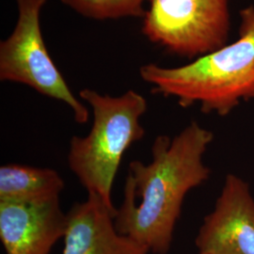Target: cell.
<instances>
[{
  "instance_id": "6da1fadb",
  "label": "cell",
  "mask_w": 254,
  "mask_h": 254,
  "mask_svg": "<svg viewBox=\"0 0 254 254\" xmlns=\"http://www.w3.org/2000/svg\"><path fill=\"white\" fill-rule=\"evenodd\" d=\"M214 137L212 131L192 121L173 137H155L150 163H129L124 198L114 217L120 234L149 254L170 252L188 193L211 176L203 156Z\"/></svg>"
},
{
  "instance_id": "7a4b0ae2",
  "label": "cell",
  "mask_w": 254,
  "mask_h": 254,
  "mask_svg": "<svg viewBox=\"0 0 254 254\" xmlns=\"http://www.w3.org/2000/svg\"><path fill=\"white\" fill-rule=\"evenodd\" d=\"M236 42L178 67L150 64L139 68L152 92L172 97L188 109L198 105L205 114L229 115L241 103L254 100V6L240 10Z\"/></svg>"
},
{
  "instance_id": "3957f363",
  "label": "cell",
  "mask_w": 254,
  "mask_h": 254,
  "mask_svg": "<svg viewBox=\"0 0 254 254\" xmlns=\"http://www.w3.org/2000/svg\"><path fill=\"white\" fill-rule=\"evenodd\" d=\"M79 96L90 106L93 121L88 135L71 138L69 169L88 194L98 196L115 210L112 186L126 152L144 136L140 120L148 104L143 95L133 90L110 96L87 88Z\"/></svg>"
},
{
  "instance_id": "277c9868",
  "label": "cell",
  "mask_w": 254,
  "mask_h": 254,
  "mask_svg": "<svg viewBox=\"0 0 254 254\" xmlns=\"http://www.w3.org/2000/svg\"><path fill=\"white\" fill-rule=\"evenodd\" d=\"M46 0H16L18 17L13 31L0 43V80L27 85L46 97L61 101L84 125L90 110L76 98L46 48L41 11Z\"/></svg>"
},
{
  "instance_id": "5b68a950",
  "label": "cell",
  "mask_w": 254,
  "mask_h": 254,
  "mask_svg": "<svg viewBox=\"0 0 254 254\" xmlns=\"http://www.w3.org/2000/svg\"><path fill=\"white\" fill-rule=\"evenodd\" d=\"M230 28L229 0H151L142 33L169 53L192 59L226 46Z\"/></svg>"
},
{
  "instance_id": "8992f818",
  "label": "cell",
  "mask_w": 254,
  "mask_h": 254,
  "mask_svg": "<svg viewBox=\"0 0 254 254\" xmlns=\"http://www.w3.org/2000/svg\"><path fill=\"white\" fill-rule=\"evenodd\" d=\"M199 253L254 254V197L250 185L229 173L214 209L195 239Z\"/></svg>"
},
{
  "instance_id": "52a82bcc",
  "label": "cell",
  "mask_w": 254,
  "mask_h": 254,
  "mask_svg": "<svg viewBox=\"0 0 254 254\" xmlns=\"http://www.w3.org/2000/svg\"><path fill=\"white\" fill-rule=\"evenodd\" d=\"M66 229L67 213L61 207L60 198L0 201V239L6 254H49Z\"/></svg>"
},
{
  "instance_id": "ba28073f",
  "label": "cell",
  "mask_w": 254,
  "mask_h": 254,
  "mask_svg": "<svg viewBox=\"0 0 254 254\" xmlns=\"http://www.w3.org/2000/svg\"><path fill=\"white\" fill-rule=\"evenodd\" d=\"M116 209L109 208L94 194L74 203L67 213L63 254H150L117 231Z\"/></svg>"
},
{
  "instance_id": "9c48e42d",
  "label": "cell",
  "mask_w": 254,
  "mask_h": 254,
  "mask_svg": "<svg viewBox=\"0 0 254 254\" xmlns=\"http://www.w3.org/2000/svg\"><path fill=\"white\" fill-rule=\"evenodd\" d=\"M65 183L50 168L7 164L0 168V201L37 202L60 198Z\"/></svg>"
},
{
  "instance_id": "30bf717a",
  "label": "cell",
  "mask_w": 254,
  "mask_h": 254,
  "mask_svg": "<svg viewBox=\"0 0 254 254\" xmlns=\"http://www.w3.org/2000/svg\"><path fill=\"white\" fill-rule=\"evenodd\" d=\"M82 16L95 20L144 17L146 0H61Z\"/></svg>"
},
{
  "instance_id": "8fae6325",
  "label": "cell",
  "mask_w": 254,
  "mask_h": 254,
  "mask_svg": "<svg viewBox=\"0 0 254 254\" xmlns=\"http://www.w3.org/2000/svg\"><path fill=\"white\" fill-rule=\"evenodd\" d=\"M200 254H204V253H200Z\"/></svg>"
}]
</instances>
